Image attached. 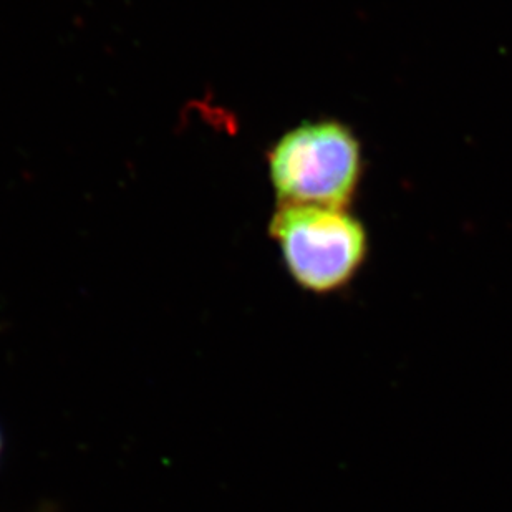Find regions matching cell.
<instances>
[{
	"mask_svg": "<svg viewBox=\"0 0 512 512\" xmlns=\"http://www.w3.org/2000/svg\"><path fill=\"white\" fill-rule=\"evenodd\" d=\"M269 232L292 281L314 295L348 289L370 256L367 228L350 209L277 206Z\"/></svg>",
	"mask_w": 512,
	"mask_h": 512,
	"instance_id": "obj_2",
	"label": "cell"
},
{
	"mask_svg": "<svg viewBox=\"0 0 512 512\" xmlns=\"http://www.w3.org/2000/svg\"><path fill=\"white\" fill-rule=\"evenodd\" d=\"M267 165L279 206L350 209L362 186L365 155L353 128L324 118L284 133Z\"/></svg>",
	"mask_w": 512,
	"mask_h": 512,
	"instance_id": "obj_1",
	"label": "cell"
}]
</instances>
